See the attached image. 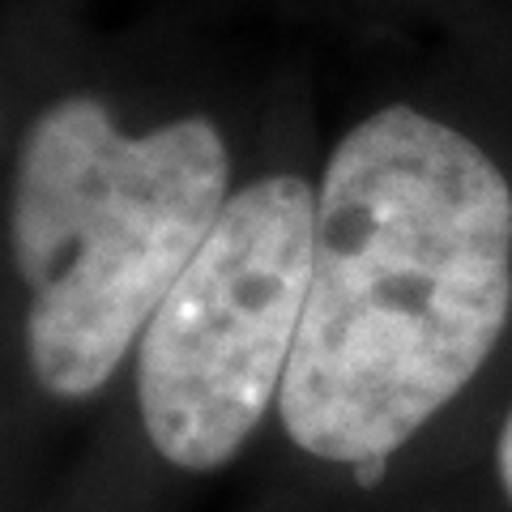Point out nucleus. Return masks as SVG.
<instances>
[{"label": "nucleus", "instance_id": "f257e3e1", "mask_svg": "<svg viewBox=\"0 0 512 512\" xmlns=\"http://www.w3.org/2000/svg\"><path fill=\"white\" fill-rule=\"evenodd\" d=\"M512 303V192L414 107L350 128L316 192L312 278L278 393L303 453L393 457L474 380Z\"/></svg>", "mask_w": 512, "mask_h": 512}, {"label": "nucleus", "instance_id": "f03ea898", "mask_svg": "<svg viewBox=\"0 0 512 512\" xmlns=\"http://www.w3.org/2000/svg\"><path fill=\"white\" fill-rule=\"evenodd\" d=\"M210 120L120 133L103 103L35 120L13 188V261L30 291L26 350L43 389L86 397L116 372L227 205Z\"/></svg>", "mask_w": 512, "mask_h": 512}, {"label": "nucleus", "instance_id": "7ed1b4c3", "mask_svg": "<svg viewBox=\"0 0 512 512\" xmlns=\"http://www.w3.org/2000/svg\"><path fill=\"white\" fill-rule=\"evenodd\" d=\"M316 192L269 175L222 205L158 303L137 355L150 444L180 470H218L278 402L312 278Z\"/></svg>", "mask_w": 512, "mask_h": 512}, {"label": "nucleus", "instance_id": "20e7f679", "mask_svg": "<svg viewBox=\"0 0 512 512\" xmlns=\"http://www.w3.org/2000/svg\"><path fill=\"white\" fill-rule=\"evenodd\" d=\"M495 461H500V483L508 491V500H512V414H508V423L500 431V448H495Z\"/></svg>", "mask_w": 512, "mask_h": 512}, {"label": "nucleus", "instance_id": "39448f33", "mask_svg": "<svg viewBox=\"0 0 512 512\" xmlns=\"http://www.w3.org/2000/svg\"><path fill=\"white\" fill-rule=\"evenodd\" d=\"M384 461L389 457H367L355 466V478H359V487H376L380 483V474H384Z\"/></svg>", "mask_w": 512, "mask_h": 512}]
</instances>
